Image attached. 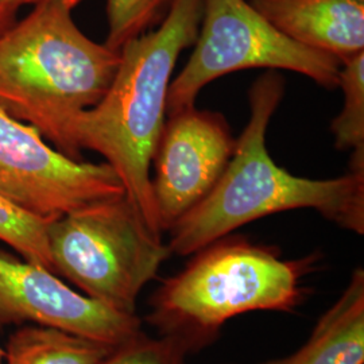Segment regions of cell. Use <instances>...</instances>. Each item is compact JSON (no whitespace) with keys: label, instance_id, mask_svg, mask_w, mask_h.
<instances>
[{"label":"cell","instance_id":"cell-1","mask_svg":"<svg viewBox=\"0 0 364 364\" xmlns=\"http://www.w3.org/2000/svg\"><path fill=\"white\" fill-rule=\"evenodd\" d=\"M285 95V78L266 72L248 92L250 119L220 180L169 232L170 252L189 257L260 218L314 209L326 220L364 234V169L329 180H311L278 166L267 151L266 131Z\"/></svg>","mask_w":364,"mask_h":364},{"label":"cell","instance_id":"cell-2","mask_svg":"<svg viewBox=\"0 0 364 364\" xmlns=\"http://www.w3.org/2000/svg\"><path fill=\"white\" fill-rule=\"evenodd\" d=\"M204 0H176L164 22L126 42L105 97L80 114L70 141L78 159L90 150L105 158L144 223L162 236L151 188V161L166 122L176 63L195 45Z\"/></svg>","mask_w":364,"mask_h":364},{"label":"cell","instance_id":"cell-3","mask_svg":"<svg viewBox=\"0 0 364 364\" xmlns=\"http://www.w3.org/2000/svg\"><path fill=\"white\" fill-rule=\"evenodd\" d=\"M81 0H42L0 34V109L78 159L70 129L97 105L117 75L120 52L78 28Z\"/></svg>","mask_w":364,"mask_h":364},{"label":"cell","instance_id":"cell-4","mask_svg":"<svg viewBox=\"0 0 364 364\" xmlns=\"http://www.w3.org/2000/svg\"><path fill=\"white\" fill-rule=\"evenodd\" d=\"M192 255L156 289L146 316L159 336L176 340L188 353L212 344L235 316L293 312L304 299L302 278L316 262L282 259L272 246L230 235Z\"/></svg>","mask_w":364,"mask_h":364},{"label":"cell","instance_id":"cell-5","mask_svg":"<svg viewBox=\"0 0 364 364\" xmlns=\"http://www.w3.org/2000/svg\"><path fill=\"white\" fill-rule=\"evenodd\" d=\"M48 245L53 273L126 314H136L141 291L171 255L126 195L50 221Z\"/></svg>","mask_w":364,"mask_h":364},{"label":"cell","instance_id":"cell-6","mask_svg":"<svg viewBox=\"0 0 364 364\" xmlns=\"http://www.w3.org/2000/svg\"><path fill=\"white\" fill-rule=\"evenodd\" d=\"M193 46L189 61L170 82L168 115L193 107L213 80L254 68L297 72L328 90L338 87V58L287 38L248 0H204Z\"/></svg>","mask_w":364,"mask_h":364},{"label":"cell","instance_id":"cell-7","mask_svg":"<svg viewBox=\"0 0 364 364\" xmlns=\"http://www.w3.org/2000/svg\"><path fill=\"white\" fill-rule=\"evenodd\" d=\"M0 195L33 216L54 220L124 196L126 189L107 162L69 158L34 127L0 109Z\"/></svg>","mask_w":364,"mask_h":364},{"label":"cell","instance_id":"cell-8","mask_svg":"<svg viewBox=\"0 0 364 364\" xmlns=\"http://www.w3.org/2000/svg\"><path fill=\"white\" fill-rule=\"evenodd\" d=\"M236 139L220 112L195 105L168 115L151 161V188L162 232L213 191Z\"/></svg>","mask_w":364,"mask_h":364},{"label":"cell","instance_id":"cell-9","mask_svg":"<svg viewBox=\"0 0 364 364\" xmlns=\"http://www.w3.org/2000/svg\"><path fill=\"white\" fill-rule=\"evenodd\" d=\"M42 326L119 346L142 332L120 313L65 284L52 270L0 252V326Z\"/></svg>","mask_w":364,"mask_h":364},{"label":"cell","instance_id":"cell-10","mask_svg":"<svg viewBox=\"0 0 364 364\" xmlns=\"http://www.w3.org/2000/svg\"><path fill=\"white\" fill-rule=\"evenodd\" d=\"M287 38L347 61L364 52V4L353 0H248Z\"/></svg>","mask_w":364,"mask_h":364},{"label":"cell","instance_id":"cell-11","mask_svg":"<svg viewBox=\"0 0 364 364\" xmlns=\"http://www.w3.org/2000/svg\"><path fill=\"white\" fill-rule=\"evenodd\" d=\"M260 364H364V270L317 321L308 341L289 356Z\"/></svg>","mask_w":364,"mask_h":364},{"label":"cell","instance_id":"cell-12","mask_svg":"<svg viewBox=\"0 0 364 364\" xmlns=\"http://www.w3.org/2000/svg\"><path fill=\"white\" fill-rule=\"evenodd\" d=\"M115 347L57 328L22 326L7 341L4 364H103Z\"/></svg>","mask_w":364,"mask_h":364},{"label":"cell","instance_id":"cell-13","mask_svg":"<svg viewBox=\"0 0 364 364\" xmlns=\"http://www.w3.org/2000/svg\"><path fill=\"white\" fill-rule=\"evenodd\" d=\"M338 87L344 93V107L331 124L335 146L364 154V52L341 64Z\"/></svg>","mask_w":364,"mask_h":364},{"label":"cell","instance_id":"cell-14","mask_svg":"<svg viewBox=\"0 0 364 364\" xmlns=\"http://www.w3.org/2000/svg\"><path fill=\"white\" fill-rule=\"evenodd\" d=\"M50 221L27 213L0 195V242L15 250L23 259L49 270H52L48 245Z\"/></svg>","mask_w":364,"mask_h":364},{"label":"cell","instance_id":"cell-15","mask_svg":"<svg viewBox=\"0 0 364 364\" xmlns=\"http://www.w3.org/2000/svg\"><path fill=\"white\" fill-rule=\"evenodd\" d=\"M176 0H107L105 45L120 50L130 39L159 26Z\"/></svg>","mask_w":364,"mask_h":364},{"label":"cell","instance_id":"cell-16","mask_svg":"<svg viewBox=\"0 0 364 364\" xmlns=\"http://www.w3.org/2000/svg\"><path fill=\"white\" fill-rule=\"evenodd\" d=\"M188 355L173 338H149L139 332L115 347L103 364H188Z\"/></svg>","mask_w":364,"mask_h":364},{"label":"cell","instance_id":"cell-17","mask_svg":"<svg viewBox=\"0 0 364 364\" xmlns=\"http://www.w3.org/2000/svg\"><path fill=\"white\" fill-rule=\"evenodd\" d=\"M15 10L9 9L0 3V34L15 22Z\"/></svg>","mask_w":364,"mask_h":364},{"label":"cell","instance_id":"cell-18","mask_svg":"<svg viewBox=\"0 0 364 364\" xmlns=\"http://www.w3.org/2000/svg\"><path fill=\"white\" fill-rule=\"evenodd\" d=\"M42 0H0V3L9 9H13L15 11H18V9L21 6H26V4H37Z\"/></svg>","mask_w":364,"mask_h":364},{"label":"cell","instance_id":"cell-19","mask_svg":"<svg viewBox=\"0 0 364 364\" xmlns=\"http://www.w3.org/2000/svg\"><path fill=\"white\" fill-rule=\"evenodd\" d=\"M0 364H4V350L0 348Z\"/></svg>","mask_w":364,"mask_h":364},{"label":"cell","instance_id":"cell-20","mask_svg":"<svg viewBox=\"0 0 364 364\" xmlns=\"http://www.w3.org/2000/svg\"><path fill=\"white\" fill-rule=\"evenodd\" d=\"M353 1H358V3H362V4H364V0H353Z\"/></svg>","mask_w":364,"mask_h":364}]
</instances>
